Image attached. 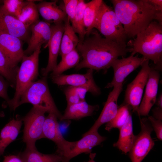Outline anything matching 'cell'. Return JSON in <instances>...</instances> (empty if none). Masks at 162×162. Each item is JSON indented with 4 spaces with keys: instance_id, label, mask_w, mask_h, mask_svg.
Segmentation results:
<instances>
[{
    "instance_id": "7c38bea8",
    "label": "cell",
    "mask_w": 162,
    "mask_h": 162,
    "mask_svg": "<svg viewBox=\"0 0 162 162\" xmlns=\"http://www.w3.org/2000/svg\"><path fill=\"white\" fill-rule=\"evenodd\" d=\"M0 49L10 66L18 69L17 65L25 55L22 40L10 35L0 33Z\"/></svg>"
},
{
    "instance_id": "52a82bcc",
    "label": "cell",
    "mask_w": 162,
    "mask_h": 162,
    "mask_svg": "<svg viewBox=\"0 0 162 162\" xmlns=\"http://www.w3.org/2000/svg\"><path fill=\"white\" fill-rule=\"evenodd\" d=\"M46 112L42 109L33 107L22 119L24 124L23 141L26 144V148H36L35 145L36 141L43 138Z\"/></svg>"
},
{
    "instance_id": "9a60e30c",
    "label": "cell",
    "mask_w": 162,
    "mask_h": 162,
    "mask_svg": "<svg viewBox=\"0 0 162 162\" xmlns=\"http://www.w3.org/2000/svg\"><path fill=\"white\" fill-rule=\"evenodd\" d=\"M106 139V137L101 136L98 131L85 133L79 140L71 142L68 153L61 162H69L71 159L81 153L90 154L93 148L100 145Z\"/></svg>"
},
{
    "instance_id": "4dcf8cb0",
    "label": "cell",
    "mask_w": 162,
    "mask_h": 162,
    "mask_svg": "<svg viewBox=\"0 0 162 162\" xmlns=\"http://www.w3.org/2000/svg\"><path fill=\"white\" fill-rule=\"evenodd\" d=\"M18 69H13L10 66L0 49V75L5 78L12 87L15 86L16 77Z\"/></svg>"
},
{
    "instance_id": "8992f818",
    "label": "cell",
    "mask_w": 162,
    "mask_h": 162,
    "mask_svg": "<svg viewBox=\"0 0 162 162\" xmlns=\"http://www.w3.org/2000/svg\"><path fill=\"white\" fill-rule=\"evenodd\" d=\"M106 39L126 43L128 38L123 26L112 8L103 1L99 8L94 26Z\"/></svg>"
},
{
    "instance_id": "d6a6232c",
    "label": "cell",
    "mask_w": 162,
    "mask_h": 162,
    "mask_svg": "<svg viewBox=\"0 0 162 162\" xmlns=\"http://www.w3.org/2000/svg\"><path fill=\"white\" fill-rule=\"evenodd\" d=\"M67 105L73 104L82 102L79 87L69 86L64 90Z\"/></svg>"
},
{
    "instance_id": "6da1fadb",
    "label": "cell",
    "mask_w": 162,
    "mask_h": 162,
    "mask_svg": "<svg viewBox=\"0 0 162 162\" xmlns=\"http://www.w3.org/2000/svg\"><path fill=\"white\" fill-rule=\"evenodd\" d=\"M76 49L82 58L75 67L77 70L84 68L98 71L106 70L115 60L120 56L124 57L130 52L126 43H119L103 38L94 28L86 34L82 40L79 41Z\"/></svg>"
},
{
    "instance_id": "44dd1931",
    "label": "cell",
    "mask_w": 162,
    "mask_h": 162,
    "mask_svg": "<svg viewBox=\"0 0 162 162\" xmlns=\"http://www.w3.org/2000/svg\"><path fill=\"white\" fill-rule=\"evenodd\" d=\"M119 129L118 140L113 144V146L126 154L130 151L136 136L133 132L131 112L128 115L125 123Z\"/></svg>"
},
{
    "instance_id": "277c9868",
    "label": "cell",
    "mask_w": 162,
    "mask_h": 162,
    "mask_svg": "<svg viewBox=\"0 0 162 162\" xmlns=\"http://www.w3.org/2000/svg\"><path fill=\"white\" fill-rule=\"evenodd\" d=\"M41 46H39L31 55H24L16 77L15 92L13 98L8 104L15 110L18 107L20 98L24 92L34 82L38 75L39 57Z\"/></svg>"
},
{
    "instance_id": "8fae6325",
    "label": "cell",
    "mask_w": 162,
    "mask_h": 162,
    "mask_svg": "<svg viewBox=\"0 0 162 162\" xmlns=\"http://www.w3.org/2000/svg\"><path fill=\"white\" fill-rule=\"evenodd\" d=\"M147 60L148 59L143 57L139 58L137 56L132 55L126 58L123 57L122 59H116L111 65L114 71L113 79L105 88H111L116 85L123 84L128 75Z\"/></svg>"
},
{
    "instance_id": "f546056e",
    "label": "cell",
    "mask_w": 162,
    "mask_h": 162,
    "mask_svg": "<svg viewBox=\"0 0 162 162\" xmlns=\"http://www.w3.org/2000/svg\"><path fill=\"white\" fill-rule=\"evenodd\" d=\"M131 110L129 106L124 103L118 107L115 116L106 124L105 129L109 131L112 128L120 129L125 123Z\"/></svg>"
},
{
    "instance_id": "cb8c5ba5",
    "label": "cell",
    "mask_w": 162,
    "mask_h": 162,
    "mask_svg": "<svg viewBox=\"0 0 162 162\" xmlns=\"http://www.w3.org/2000/svg\"><path fill=\"white\" fill-rule=\"evenodd\" d=\"M64 30L62 39L59 51L62 58L76 49L79 41V38L70 24L68 17L64 22Z\"/></svg>"
},
{
    "instance_id": "3957f363",
    "label": "cell",
    "mask_w": 162,
    "mask_h": 162,
    "mask_svg": "<svg viewBox=\"0 0 162 162\" xmlns=\"http://www.w3.org/2000/svg\"><path fill=\"white\" fill-rule=\"evenodd\" d=\"M131 55L139 53L147 59L152 60L155 66L154 69L162 70V24L152 21L145 30L126 44Z\"/></svg>"
},
{
    "instance_id": "e0dca14e",
    "label": "cell",
    "mask_w": 162,
    "mask_h": 162,
    "mask_svg": "<svg viewBox=\"0 0 162 162\" xmlns=\"http://www.w3.org/2000/svg\"><path fill=\"white\" fill-rule=\"evenodd\" d=\"M30 30L16 17L7 13L0 7V33L10 35L28 42L30 37Z\"/></svg>"
},
{
    "instance_id": "ba28073f",
    "label": "cell",
    "mask_w": 162,
    "mask_h": 162,
    "mask_svg": "<svg viewBox=\"0 0 162 162\" xmlns=\"http://www.w3.org/2000/svg\"><path fill=\"white\" fill-rule=\"evenodd\" d=\"M149 60L141 65V68L134 79L127 86L125 91L124 103L129 106L133 112L138 114L139 106L149 73L152 69Z\"/></svg>"
},
{
    "instance_id": "ab89813d",
    "label": "cell",
    "mask_w": 162,
    "mask_h": 162,
    "mask_svg": "<svg viewBox=\"0 0 162 162\" xmlns=\"http://www.w3.org/2000/svg\"><path fill=\"white\" fill-rule=\"evenodd\" d=\"M157 106L162 108V95L161 93L158 98L156 99L155 103Z\"/></svg>"
},
{
    "instance_id": "9c48e42d",
    "label": "cell",
    "mask_w": 162,
    "mask_h": 162,
    "mask_svg": "<svg viewBox=\"0 0 162 162\" xmlns=\"http://www.w3.org/2000/svg\"><path fill=\"white\" fill-rule=\"evenodd\" d=\"M141 130L135 136L128 152L132 162H141L153 147L154 141L151 134L153 129L148 118L140 119Z\"/></svg>"
},
{
    "instance_id": "d6986e66",
    "label": "cell",
    "mask_w": 162,
    "mask_h": 162,
    "mask_svg": "<svg viewBox=\"0 0 162 162\" xmlns=\"http://www.w3.org/2000/svg\"><path fill=\"white\" fill-rule=\"evenodd\" d=\"M160 77L159 71L152 68L149 73L145 91L138 109V115L148 116L153 105L155 104Z\"/></svg>"
},
{
    "instance_id": "7402d4cb",
    "label": "cell",
    "mask_w": 162,
    "mask_h": 162,
    "mask_svg": "<svg viewBox=\"0 0 162 162\" xmlns=\"http://www.w3.org/2000/svg\"><path fill=\"white\" fill-rule=\"evenodd\" d=\"M22 119H13L2 129L0 133V156L6 148L18 136L22 124Z\"/></svg>"
},
{
    "instance_id": "1f68e13d",
    "label": "cell",
    "mask_w": 162,
    "mask_h": 162,
    "mask_svg": "<svg viewBox=\"0 0 162 162\" xmlns=\"http://www.w3.org/2000/svg\"><path fill=\"white\" fill-rule=\"evenodd\" d=\"M0 7L7 13L17 18L20 15L26 1L21 0H4Z\"/></svg>"
},
{
    "instance_id": "d590c367",
    "label": "cell",
    "mask_w": 162,
    "mask_h": 162,
    "mask_svg": "<svg viewBox=\"0 0 162 162\" xmlns=\"http://www.w3.org/2000/svg\"><path fill=\"white\" fill-rule=\"evenodd\" d=\"M9 85L8 81L0 75V97L3 99L7 104L10 100L8 94V89Z\"/></svg>"
},
{
    "instance_id": "f1b7e54d",
    "label": "cell",
    "mask_w": 162,
    "mask_h": 162,
    "mask_svg": "<svg viewBox=\"0 0 162 162\" xmlns=\"http://www.w3.org/2000/svg\"><path fill=\"white\" fill-rule=\"evenodd\" d=\"M86 3L83 0H80L76 10L71 26L75 33L79 35V41L84 39L86 31L84 22V12Z\"/></svg>"
},
{
    "instance_id": "484cf974",
    "label": "cell",
    "mask_w": 162,
    "mask_h": 162,
    "mask_svg": "<svg viewBox=\"0 0 162 162\" xmlns=\"http://www.w3.org/2000/svg\"><path fill=\"white\" fill-rule=\"evenodd\" d=\"M36 1L27 0L21 11L20 15L17 18L26 26L28 28L39 20V13Z\"/></svg>"
},
{
    "instance_id": "ffe728a7",
    "label": "cell",
    "mask_w": 162,
    "mask_h": 162,
    "mask_svg": "<svg viewBox=\"0 0 162 162\" xmlns=\"http://www.w3.org/2000/svg\"><path fill=\"white\" fill-rule=\"evenodd\" d=\"M57 1L52 2L41 1L36 4L39 14L49 23H57L64 22L67 16L64 9L63 3L59 6Z\"/></svg>"
},
{
    "instance_id": "e575fe53",
    "label": "cell",
    "mask_w": 162,
    "mask_h": 162,
    "mask_svg": "<svg viewBox=\"0 0 162 162\" xmlns=\"http://www.w3.org/2000/svg\"><path fill=\"white\" fill-rule=\"evenodd\" d=\"M155 132L157 137L160 140H162V120L154 118L152 116L148 118Z\"/></svg>"
},
{
    "instance_id": "83f0119b",
    "label": "cell",
    "mask_w": 162,
    "mask_h": 162,
    "mask_svg": "<svg viewBox=\"0 0 162 162\" xmlns=\"http://www.w3.org/2000/svg\"><path fill=\"white\" fill-rule=\"evenodd\" d=\"M80 56L76 49L62 58L51 74V76L62 74L66 70L76 66L79 63Z\"/></svg>"
},
{
    "instance_id": "5b68a950",
    "label": "cell",
    "mask_w": 162,
    "mask_h": 162,
    "mask_svg": "<svg viewBox=\"0 0 162 162\" xmlns=\"http://www.w3.org/2000/svg\"><path fill=\"white\" fill-rule=\"evenodd\" d=\"M30 103L33 107L52 113L62 120V115L57 109L50 93L46 77H43L31 85L22 95L18 106Z\"/></svg>"
},
{
    "instance_id": "7a4b0ae2",
    "label": "cell",
    "mask_w": 162,
    "mask_h": 162,
    "mask_svg": "<svg viewBox=\"0 0 162 162\" xmlns=\"http://www.w3.org/2000/svg\"><path fill=\"white\" fill-rule=\"evenodd\" d=\"M128 38H135L154 20L162 24V11L149 0H111Z\"/></svg>"
},
{
    "instance_id": "60d3db41",
    "label": "cell",
    "mask_w": 162,
    "mask_h": 162,
    "mask_svg": "<svg viewBox=\"0 0 162 162\" xmlns=\"http://www.w3.org/2000/svg\"><path fill=\"white\" fill-rule=\"evenodd\" d=\"M95 153H90L89 155L90 159L89 160V161L87 162H95L94 160V159L95 156Z\"/></svg>"
},
{
    "instance_id": "d4e9b609",
    "label": "cell",
    "mask_w": 162,
    "mask_h": 162,
    "mask_svg": "<svg viewBox=\"0 0 162 162\" xmlns=\"http://www.w3.org/2000/svg\"><path fill=\"white\" fill-rule=\"evenodd\" d=\"M20 156L24 162H61L62 158L56 153L45 154L39 152L36 148H27Z\"/></svg>"
},
{
    "instance_id": "836d02e7",
    "label": "cell",
    "mask_w": 162,
    "mask_h": 162,
    "mask_svg": "<svg viewBox=\"0 0 162 162\" xmlns=\"http://www.w3.org/2000/svg\"><path fill=\"white\" fill-rule=\"evenodd\" d=\"M79 0H63L62 1L64 11L71 22L74 20Z\"/></svg>"
},
{
    "instance_id": "ac0fdd59",
    "label": "cell",
    "mask_w": 162,
    "mask_h": 162,
    "mask_svg": "<svg viewBox=\"0 0 162 162\" xmlns=\"http://www.w3.org/2000/svg\"><path fill=\"white\" fill-rule=\"evenodd\" d=\"M32 34L28 42V46L24 51V55H31L39 46H46L51 35L50 23L39 20L30 27Z\"/></svg>"
},
{
    "instance_id": "b9f144b4",
    "label": "cell",
    "mask_w": 162,
    "mask_h": 162,
    "mask_svg": "<svg viewBox=\"0 0 162 162\" xmlns=\"http://www.w3.org/2000/svg\"><path fill=\"white\" fill-rule=\"evenodd\" d=\"M4 116V114H3V113L0 112V116L3 117Z\"/></svg>"
},
{
    "instance_id": "74e56055",
    "label": "cell",
    "mask_w": 162,
    "mask_h": 162,
    "mask_svg": "<svg viewBox=\"0 0 162 162\" xmlns=\"http://www.w3.org/2000/svg\"><path fill=\"white\" fill-rule=\"evenodd\" d=\"M153 116L154 118L162 120V108L157 106L152 110Z\"/></svg>"
},
{
    "instance_id": "4fadbf2b",
    "label": "cell",
    "mask_w": 162,
    "mask_h": 162,
    "mask_svg": "<svg viewBox=\"0 0 162 162\" xmlns=\"http://www.w3.org/2000/svg\"><path fill=\"white\" fill-rule=\"evenodd\" d=\"M57 119L56 115L51 113L46 117L43 128V138L48 139L55 143L57 147L56 153L63 158L68 153L71 142L67 141L63 137Z\"/></svg>"
},
{
    "instance_id": "f35d334b",
    "label": "cell",
    "mask_w": 162,
    "mask_h": 162,
    "mask_svg": "<svg viewBox=\"0 0 162 162\" xmlns=\"http://www.w3.org/2000/svg\"><path fill=\"white\" fill-rule=\"evenodd\" d=\"M149 1L158 10L162 11V0H149Z\"/></svg>"
},
{
    "instance_id": "8d00e7d4",
    "label": "cell",
    "mask_w": 162,
    "mask_h": 162,
    "mask_svg": "<svg viewBox=\"0 0 162 162\" xmlns=\"http://www.w3.org/2000/svg\"><path fill=\"white\" fill-rule=\"evenodd\" d=\"M2 162H24L19 155H9L4 156Z\"/></svg>"
},
{
    "instance_id": "2e32d148",
    "label": "cell",
    "mask_w": 162,
    "mask_h": 162,
    "mask_svg": "<svg viewBox=\"0 0 162 162\" xmlns=\"http://www.w3.org/2000/svg\"><path fill=\"white\" fill-rule=\"evenodd\" d=\"M109 93L104 108L98 118L90 129L85 133L98 131L102 124L107 123L116 115L118 108L117 101L123 88V84L116 85Z\"/></svg>"
},
{
    "instance_id": "30bf717a",
    "label": "cell",
    "mask_w": 162,
    "mask_h": 162,
    "mask_svg": "<svg viewBox=\"0 0 162 162\" xmlns=\"http://www.w3.org/2000/svg\"><path fill=\"white\" fill-rule=\"evenodd\" d=\"M93 72V70L89 69L84 74H61L51 77L53 82L58 86L66 85L85 87L93 95L98 96L101 94V91L94 81Z\"/></svg>"
},
{
    "instance_id": "4316f807",
    "label": "cell",
    "mask_w": 162,
    "mask_h": 162,
    "mask_svg": "<svg viewBox=\"0 0 162 162\" xmlns=\"http://www.w3.org/2000/svg\"><path fill=\"white\" fill-rule=\"evenodd\" d=\"M103 1L92 0L86 3L84 12V22L86 34L94 28L98 11Z\"/></svg>"
},
{
    "instance_id": "603a6c76",
    "label": "cell",
    "mask_w": 162,
    "mask_h": 162,
    "mask_svg": "<svg viewBox=\"0 0 162 162\" xmlns=\"http://www.w3.org/2000/svg\"><path fill=\"white\" fill-rule=\"evenodd\" d=\"M99 108L98 105H90L86 101L76 104L67 105L64 113L62 115V120L79 119L91 116L94 112L98 110Z\"/></svg>"
},
{
    "instance_id": "5bb4252c",
    "label": "cell",
    "mask_w": 162,
    "mask_h": 162,
    "mask_svg": "<svg viewBox=\"0 0 162 162\" xmlns=\"http://www.w3.org/2000/svg\"><path fill=\"white\" fill-rule=\"evenodd\" d=\"M51 35L50 38L44 48H49V57L46 66L42 68V74L47 76L57 65V59L60 49L62 39L64 30V22L54 23L51 25Z\"/></svg>"
}]
</instances>
